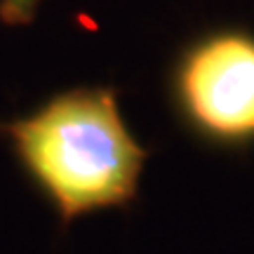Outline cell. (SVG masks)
Returning <instances> with one entry per match:
<instances>
[{
    "label": "cell",
    "mask_w": 254,
    "mask_h": 254,
    "mask_svg": "<svg viewBox=\"0 0 254 254\" xmlns=\"http://www.w3.org/2000/svg\"><path fill=\"white\" fill-rule=\"evenodd\" d=\"M5 134L62 224L127 205L136 195L146 153L123 123L111 90L64 92L7 123Z\"/></svg>",
    "instance_id": "obj_1"
},
{
    "label": "cell",
    "mask_w": 254,
    "mask_h": 254,
    "mask_svg": "<svg viewBox=\"0 0 254 254\" xmlns=\"http://www.w3.org/2000/svg\"><path fill=\"white\" fill-rule=\"evenodd\" d=\"M179 92L190 118L221 139L254 136V40L224 33L182 64Z\"/></svg>",
    "instance_id": "obj_2"
},
{
    "label": "cell",
    "mask_w": 254,
    "mask_h": 254,
    "mask_svg": "<svg viewBox=\"0 0 254 254\" xmlns=\"http://www.w3.org/2000/svg\"><path fill=\"white\" fill-rule=\"evenodd\" d=\"M40 2L43 0H0V19L12 26L28 24L36 17V9Z\"/></svg>",
    "instance_id": "obj_3"
}]
</instances>
